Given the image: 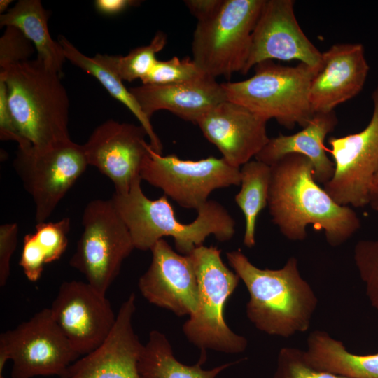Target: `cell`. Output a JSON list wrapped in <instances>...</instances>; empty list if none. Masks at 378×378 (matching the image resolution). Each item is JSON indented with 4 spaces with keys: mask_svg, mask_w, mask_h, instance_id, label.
Masks as SVG:
<instances>
[{
    "mask_svg": "<svg viewBox=\"0 0 378 378\" xmlns=\"http://www.w3.org/2000/svg\"><path fill=\"white\" fill-rule=\"evenodd\" d=\"M267 206L272 222L288 240L303 241L307 227L323 231L328 244L339 246L360 228L357 214L337 204L314 178L312 162L288 154L271 166Z\"/></svg>",
    "mask_w": 378,
    "mask_h": 378,
    "instance_id": "cell-1",
    "label": "cell"
},
{
    "mask_svg": "<svg viewBox=\"0 0 378 378\" xmlns=\"http://www.w3.org/2000/svg\"><path fill=\"white\" fill-rule=\"evenodd\" d=\"M230 265L249 293L246 312L260 331L288 338L307 331L318 298L301 276L298 259L290 257L278 270L260 269L241 250L226 253Z\"/></svg>",
    "mask_w": 378,
    "mask_h": 378,
    "instance_id": "cell-2",
    "label": "cell"
},
{
    "mask_svg": "<svg viewBox=\"0 0 378 378\" xmlns=\"http://www.w3.org/2000/svg\"><path fill=\"white\" fill-rule=\"evenodd\" d=\"M141 176L136 178L127 192H114L111 198L135 248L150 251L158 241L172 237L176 250L189 255L210 235L227 241L235 234V220L219 202L208 200L197 210V216L192 222L183 223L176 218L168 197L148 198L141 189Z\"/></svg>",
    "mask_w": 378,
    "mask_h": 378,
    "instance_id": "cell-3",
    "label": "cell"
},
{
    "mask_svg": "<svg viewBox=\"0 0 378 378\" xmlns=\"http://www.w3.org/2000/svg\"><path fill=\"white\" fill-rule=\"evenodd\" d=\"M22 147H46L70 139L69 100L59 74L38 58L0 71Z\"/></svg>",
    "mask_w": 378,
    "mask_h": 378,
    "instance_id": "cell-4",
    "label": "cell"
},
{
    "mask_svg": "<svg viewBox=\"0 0 378 378\" xmlns=\"http://www.w3.org/2000/svg\"><path fill=\"white\" fill-rule=\"evenodd\" d=\"M249 78L221 83L227 100L240 104L267 122L274 118L287 129L305 127L314 115L310 103L312 79L319 70L304 63L283 66L267 60Z\"/></svg>",
    "mask_w": 378,
    "mask_h": 378,
    "instance_id": "cell-5",
    "label": "cell"
},
{
    "mask_svg": "<svg viewBox=\"0 0 378 378\" xmlns=\"http://www.w3.org/2000/svg\"><path fill=\"white\" fill-rule=\"evenodd\" d=\"M221 251L202 245L191 255L198 284V304L195 312L183 326L188 340L201 349L225 354H240L247 348V340L234 332L224 318V307L240 280L223 262Z\"/></svg>",
    "mask_w": 378,
    "mask_h": 378,
    "instance_id": "cell-6",
    "label": "cell"
},
{
    "mask_svg": "<svg viewBox=\"0 0 378 378\" xmlns=\"http://www.w3.org/2000/svg\"><path fill=\"white\" fill-rule=\"evenodd\" d=\"M265 0H224L217 13L198 22L192 42V59L209 76L243 73L252 34Z\"/></svg>",
    "mask_w": 378,
    "mask_h": 378,
    "instance_id": "cell-7",
    "label": "cell"
},
{
    "mask_svg": "<svg viewBox=\"0 0 378 378\" xmlns=\"http://www.w3.org/2000/svg\"><path fill=\"white\" fill-rule=\"evenodd\" d=\"M83 232L70 265L103 295L120 273L123 261L135 248L130 232L111 199H96L85 206Z\"/></svg>",
    "mask_w": 378,
    "mask_h": 378,
    "instance_id": "cell-8",
    "label": "cell"
},
{
    "mask_svg": "<svg viewBox=\"0 0 378 378\" xmlns=\"http://www.w3.org/2000/svg\"><path fill=\"white\" fill-rule=\"evenodd\" d=\"M80 356L44 308L28 321L0 335V369L12 360V378L57 376L66 378Z\"/></svg>",
    "mask_w": 378,
    "mask_h": 378,
    "instance_id": "cell-9",
    "label": "cell"
},
{
    "mask_svg": "<svg viewBox=\"0 0 378 378\" xmlns=\"http://www.w3.org/2000/svg\"><path fill=\"white\" fill-rule=\"evenodd\" d=\"M88 166L83 145L71 139L18 148L13 167L32 197L36 223L46 221Z\"/></svg>",
    "mask_w": 378,
    "mask_h": 378,
    "instance_id": "cell-10",
    "label": "cell"
},
{
    "mask_svg": "<svg viewBox=\"0 0 378 378\" xmlns=\"http://www.w3.org/2000/svg\"><path fill=\"white\" fill-rule=\"evenodd\" d=\"M140 176L181 206L196 210L214 190L238 186L241 181L240 168L223 158L182 160L175 154H159L150 145Z\"/></svg>",
    "mask_w": 378,
    "mask_h": 378,
    "instance_id": "cell-11",
    "label": "cell"
},
{
    "mask_svg": "<svg viewBox=\"0 0 378 378\" xmlns=\"http://www.w3.org/2000/svg\"><path fill=\"white\" fill-rule=\"evenodd\" d=\"M372 115L365 129L328 140L335 171L323 188L342 206L369 204L372 183L378 173V86L372 92Z\"/></svg>",
    "mask_w": 378,
    "mask_h": 378,
    "instance_id": "cell-12",
    "label": "cell"
},
{
    "mask_svg": "<svg viewBox=\"0 0 378 378\" xmlns=\"http://www.w3.org/2000/svg\"><path fill=\"white\" fill-rule=\"evenodd\" d=\"M50 309L56 323L80 356L99 348L116 321L117 316L106 295L87 282H63Z\"/></svg>",
    "mask_w": 378,
    "mask_h": 378,
    "instance_id": "cell-13",
    "label": "cell"
},
{
    "mask_svg": "<svg viewBox=\"0 0 378 378\" xmlns=\"http://www.w3.org/2000/svg\"><path fill=\"white\" fill-rule=\"evenodd\" d=\"M293 0H265L252 34L242 74L260 62L298 60L313 68L322 66V52L301 29L294 13Z\"/></svg>",
    "mask_w": 378,
    "mask_h": 378,
    "instance_id": "cell-14",
    "label": "cell"
},
{
    "mask_svg": "<svg viewBox=\"0 0 378 378\" xmlns=\"http://www.w3.org/2000/svg\"><path fill=\"white\" fill-rule=\"evenodd\" d=\"M141 125L108 120L97 126L83 145L88 165L113 183L115 192H127L140 176L150 144Z\"/></svg>",
    "mask_w": 378,
    "mask_h": 378,
    "instance_id": "cell-15",
    "label": "cell"
},
{
    "mask_svg": "<svg viewBox=\"0 0 378 378\" xmlns=\"http://www.w3.org/2000/svg\"><path fill=\"white\" fill-rule=\"evenodd\" d=\"M150 251V265L138 282L141 295L178 316H190L198 304V284L191 255L174 251L164 239Z\"/></svg>",
    "mask_w": 378,
    "mask_h": 378,
    "instance_id": "cell-16",
    "label": "cell"
},
{
    "mask_svg": "<svg viewBox=\"0 0 378 378\" xmlns=\"http://www.w3.org/2000/svg\"><path fill=\"white\" fill-rule=\"evenodd\" d=\"M267 121L247 108L225 100L197 122L204 137L230 165L240 168L268 142Z\"/></svg>",
    "mask_w": 378,
    "mask_h": 378,
    "instance_id": "cell-17",
    "label": "cell"
},
{
    "mask_svg": "<svg viewBox=\"0 0 378 378\" xmlns=\"http://www.w3.org/2000/svg\"><path fill=\"white\" fill-rule=\"evenodd\" d=\"M135 299L132 293L123 302L106 340L74 361L68 368L66 378H141L138 360L143 345L132 325Z\"/></svg>",
    "mask_w": 378,
    "mask_h": 378,
    "instance_id": "cell-18",
    "label": "cell"
},
{
    "mask_svg": "<svg viewBox=\"0 0 378 378\" xmlns=\"http://www.w3.org/2000/svg\"><path fill=\"white\" fill-rule=\"evenodd\" d=\"M322 66L314 76L310 103L314 113L335 111L363 90L370 71L360 43H338L322 52Z\"/></svg>",
    "mask_w": 378,
    "mask_h": 378,
    "instance_id": "cell-19",
    "label": "cell"
},
{
    "mask_svg": "<svg viewBox=\"0 0 378 378\" xmlns=\"http://www.w3.org/2000/svg\"><path fill=\"white\" fill-rule=\"evenodd\" d=\"M129 90L150 119L155 112L167 110L195 124L204 114L227 100L221 83L211 76L186 83L142 84Z\"/></svg>",
    "mask_w": 378,
    "mask_h": 378,
    "instance_id": "cell-20",
    "label": "cell"
},
{
    "mask_svg": "<svg viewBox=\"0 0 378 378\" xmlns=\"http://www.w3.org/2000/svg\"><path fill=\"white\" fill-rule=\"evenodd\" d=\"M337 122L335 111L316 113L298 132L270 138L255 159L271 166L288 154L304 155L314 165L316 181L325 184L332 177L335 165L326 154L324 141Z\"/></svg>",
    "mask_w": 378,
    "mask_h": 378,
    "instance_id": "cell-21",
    "label": "cell"
},
{
    "mask_svg": "<svg viewBox=\"0 0 378 378\" xmlns=\"http://www.w3.org/2000/svg\"><path fill=\"white\" fill-rule=\"evenodd\" d=\"M307 346V350H304L305 359L317 370L350 378H378V353L353 354L342 341L320 330L309 335Z\"/></svg>",
    "mask_w": 378,
    "mask_h": 378,
    "instance_id": "cell-22",
    "label": "cell"
},
{
    "mask_svg": "<svg viewBox=\"0 0 378 378\" xmlns=\"http://www.w3.org/2000/svg\"><path fill=\"white\" fill-rule=\"evenodd\" d=\"M48 20V12L39 0H20L0 15L1 27L19 29L34 45L36 58L48 69L60 74L66 57L59 43L50 36Z\"/></svg>",
    "mask_w": 378,
    "mask_h": 378,
    "instance_id": "cell-23",
    "label": "cell"
},
{
    "mask_svg": "<svg viewBox=\"0 0 378 378\" xmlns=\"http://www.w3.org/2000/svg\"><path fill=\"white\" fill-rule=\"evenodd\" d=\"M57 41L62 48L66 59L97 78L113 97L128 108L146 130L151 148L155 152L162 154V144L153 129L150 119L144 114L134 95L125 86L115 71L105 61L103 55L97 54L93 57L86 56L61 35L58 36Z\"/></svg>",
    "mask_w": 378,
    "mask_h": 378,
    "instance_id": "cell-24",
    "label": "cell"
},
{
    "mask_svg": "<svg viewBox=\"0 0 378 378\" xmlns=\"http://www.w3.org/2000/svg\"><path fill=\"white\" fill-rule=\"evenodd\" d=\"M206 360V352L202 351L197 363L186 365L174 356L172 347L167 337L161 332L152 330L148 342L143 345L138 360L141 378H216L217 375L234 365L227 363L211 370L202 368Z\"/></svg>",
    "mask_w": 378,
    "mask_h": 378,
    "instance_id": "cell-25",
    "label": "cell"
},
{
    "mask_svg": "<svg viewBox=\"0 0 378 378\" xmlns=\"http://www.w3.org/2000/svg\"><path fill=\"white\" fill-rule=\"evenodd\" d=\"M71 230L69 217L36 223V230L23 239L20 266L28 280L38 281L46 265L58 260L66 250Z\"/></svg>",
    "mask_w": 378,
    "mask_h": 378,
    "instance_id": "cell-26",
    "label": "cell"
},
{
    "mask_svg": "<svg viewBox=\"0 0 378 378\" xmlns=\"http://www.w3.org/2000/svg\"><path fill=\"white\" fill-rule=\"evenodd\" d=\"M241 190L234 200L245 219L244 244L248 248L255 244V225L260 212L267 206L271 167L257 160H250L240 168Z\"/></svg>",
    "mask_w": 378,
    "mask_h": 378,
    "instance_id": "cell-27",
    "label": "cell"
},
{
    "mask_svg": "<svg viewBox=\"0 0 378 378\" xmlns=\"http://www.w3.org/2000/svg\"><path fill=\"white\" fill-rule=\"evenodd\" d=\"M167 43V36L158 31L147 46L132 49L126 56L103 55L104 59L122 80L132 82L145 78L154 66L156 55Z\"/></svg>",
    "mask_w": 378,
    "mask_h": 378,
    "instance_id": "cell-28",
    "label": "cell"
},
{
    "mask_svg": "<svg viewBox=\"0 0 378 378\" xmlns=\"http://www.w3.org/2000/svg\"><path fill=\"white\" fill-rule=\"evenodd\" d=\"M208 76L190 57H174L166 61L157 60L148 74L141 80L144 85H170L197 81Z\"/></svg>",
    "mask_w": 378,
    "mask_h": 378,
    "instance_id": "cell-29",
    "label": "cell"
},
{
    "mask_svg": "<svg viewBox=\"0 0 378 378\" xmlns=\"http://www.w3.org/2000/svg\"><path fill=\"white\" fill-rule=\"evenodd\" d=\"M354 259L370 302L378 311V239L357 242Z\"/></svg>",
    "mask_w": 378,
    "mask_h": 378,
    "instance_id": "cell-30",
    "label": "cell"
},
{
    "mask_svg": "<svg viewBox=\"0 0 378 378\" xmlns=\"http://www.w3.org/2000/svg\"><path fill=\"white\" fill-rule=\"evenodd\" d=\"M273 378H350L330 372L317 370L310 365L304 350L285 346L278 354Z\"/></svg>",
    "mask_w": 378,
    "mask_h": 378,
    "instance_id": "cell-31",
    "label": "cell"
},
{
    "mask_svg": "<svg viewBox=\"0 0 378 378\" xmlns=\"http://www.w3.org/2000/svg\"><path fill=\"white\" fill-rule=\"evenodd\" d=\"M32 43L17 28L7 27L0 38V71L30 59Z\"/></svg>",
    "mask_w": 378,
    "mask_h": 378,
    "instance_id": "cell-32",
    "label": "cell"
},
{
    "mask_svg": "<svg viewBox=\"0 0 378 378\" xmlns=\"http://www.w3.org/2000/svg\"><path fill=\"white\" fill-rule=\"evenodd\" d=\"M18 225L15 223L0 226V286L6 284L10 275V259L18 244Z\"/></svg>",
    "mask_w": 378,
    "mask_h": 378,
    "instance_id": "cell-33",
    "label": "cell"
},
{
    "mask_svg": "<svg viewBox=\"0 0 378 378\" xmlns=\"http://www.w3.org/2000/svg\"><path fill=\"white\" fill-rule=\"evenodd\" d=\"M0 138L1 140L16 141L18 147L24 145L12 118L8 103L6 85L2 80H0Z\"/></svg>",
    "mask_w": 378,
    "mask_h": 378,
    "instance_id": "cell-34",
    "label": "cell"
},
{
    "mask_svg": "<svg viewBox=\"0 0 378 378\" xmlns=\"http://www.w3.org/2000/svg\"><path fill=\"white\" fill-rule=\"evenodd\" d=\"M224 0H186L185 4L198 22L213 17L221 7Z\"/></svg>",
    "mask_w": 378,
    "mask_h": 378,
    "instance_id": "cell-35",
    "label": "cell"
},
{
    "mask_svg": "<svg viewBox=\"0 0 378 378\" xmlns=\"http://www.w3.org/2000/svg\"><path fill=\"white\" fill-rule=\"evenodd\" d=\"M138 1L133 0H96L94 6L97 10L103 15H114L136 5Z\"/></svg>",
    "mask_w": 378,
    "mask_h": 378,
    "instance_id": "cell-36",
    "label": "cell"
},
{
    "mask_svg": "<svg viewBox=\"0 0 378 378\" xmlns=\"http://www.w3.org/2000/svg\"><path fill=\"white\" fill-rule=\"evenodd\" d=\"M372 195H378V173L374 176L372 183L371 196Z\"/></svg>",
    "mask_w": 378,
    "mask_h": 378,
    "instance_id": "cell-37",
    "label": "cell"
},
{
    "mask_svg": "<svg viewBox=\"0 0 378 378\" xmlns=\"http://www.w3.org/2000/svg\"><path fill=\"white\" fill-rule=\"evenodd\" d=\"M13 2L11 0H1L0 1V13H4L8 9L9 5Z\"/></svg>",
    "mask_w": 378,
    "mask_h": 378,
    "instance_id": "cell-38",
    "label": "cell"
},
{
    "mask_svg": "<svg viewBox=\"0 0 378 378\" xmlns=\"http://www.w3.org/2000/svg\"><path fill=\"white\" fill-rule=\"evenodd\" d=\"M369 204L375 211L378 212V195H372Z\"/></svg>",
    "mask_w": 378,
    "mask_h": 378,
    "instance_id": "cell-39",
    "label": "cell"
}]
</instances>
